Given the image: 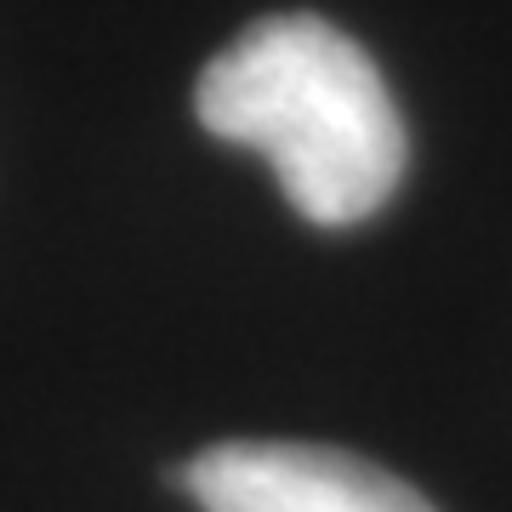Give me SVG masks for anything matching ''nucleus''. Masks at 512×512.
<instances>
[{"mask_svg": "<svg viewBox=\"0 0 512 512\" xmlns=\"http://www.w3.org/2000/svg\"><path fill=\"white\" fill-rule=\"evenodd\" d=\"M194 114L211 137L256 148L313 228L376 217L410 160L382 69L336 23L285 12L251 23L200 69Z\"/></svg>", "mask_w": 512, "mask_h": 512, "instance_id": "nucleus-1", "label": "nucleus"}, {"mask_svg": "<svg viewBox=\"0 0 512 512\" xmlns=\"http://www.w3.org/2000/svg\"><path fill=\"white\" fill-rule=\"evenodd\" d=\"M200 512H433L376 461L291 439L211 444L177 473Z\"/></svg>", "mask_w": 512, "mask_h": 512, "instance_id": "nucleus-2", "label": "nucleus"}]
</instances>
